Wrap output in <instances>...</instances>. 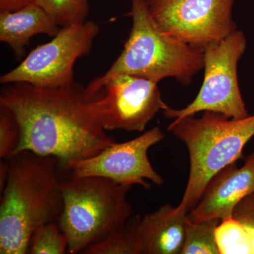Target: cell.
Returning a JSON list of instances; mask_svg holds the SVG:
<instances>
[{
  "mask_svg": "<svg viewBox=\"0 0 254 254\" xmlns=\"http://www.w3.org/2000/svg\"><path fill=\"white\" fill-rule=\"evenodd\" d=\"M168 129L186 144L190 154L186 190L175 208L177 213L188 214L210 180L242 156L244 147L254 136V115L234 119L205 111L200 118L193 115L174 120Z\"/></svg>",
  "mask_w": 254,
  "mask_h": 254,
  "instance_id": "cell-4",
  "label": "cell"
},
{
  "mask_svg": "<svg viewBox=\"0 0 254 254\" xmlns=\"http://www.w3.org/2000/svg\"><path fill=\"white\" fill-rule=\"evenodd\" d=\"M5 160L8 177L0 201V254H26L37 229L59 220L67 171L56 157L29 150Z\"/></svg>",
  "mask_w": 254,
  "mask_h": 254,
  "instance_id": "cell-2",
  "label": "cell"
},
{
  "mask_svg": "<svg viewBox=\"0 0 254 254\" xmlns=\"http://www.w3.org/2000/svg\"><path fill=\"white\" fill-rule=\"evenodd\" d=\"M158 83L133 75L118 76L107 83L97 101L105 130L144 131L156 114L169 107L162 98Z\"/></svg>",
  "mask_w": 254,
  "mask_h": 254,
  "instance_id": "cell-10",
  "label": "cell"
},
{
  "mask_svg": "<svg viewBox=\"0 0 254 254\" xmlns=\"http://www.w3.org/2000/svg\"><path fill=\"white\" fill-rule=\"evenodd\" d=\"M8 177V165L6 160L3 159L0 162V191H2L6 185Z\"/></svg>",
  "mask_w": 254,
  "mask_h": 254,
  "instance_id": "cell-22",
  "label": "cell"
},
{
  "mask_svg": "<svg viewBox=\"0 0 254 254\" xmlns=\"http://www.w3.org/2000/svg\"><path fill=\"white\" fill-rule=\"evenodd\" d=\"M247 44L245 33L236 30L205 47L204 78L196 98L182 109L168 107L163 110L164 115L174 120L205 111L221 113L230 118L248 117L237 76L238 63Z\"/></svg>",
  "mask_w": 254,
  "mask_h": 254,
  "instance_id": "cell-6",
  "label": "cell"
},
{
  "mask_svg": "<svg viewBox=\"0 0 254 254\" xmlns=\"http://www.w3.org/2000/svg\"><path fill=\"white\" fill-rule=\"evenodd\" d=\"M33 0H0V11H11L20 9Z\"/></svg>",
  "mask_w": 254,
  "mask_h": 254,
  "instance_id": "cell-21",
  "label": "cell"
},
{
  "mask_svg": "<svg viewBox=\"0 0 254 254\" xmlns=\"http://www.w3.org/2000/svg\"><path fill=\"white\" fill-rule=\"evenodd\" d=\"M220 254H254V244L248 231L233 218L221 220L215 230Z\"/></svg>",
  "mask_w": 254,
  "mask_h": 254,
  "instance_id": "cell-16",
  "label": "cell"
},
{
  "mask_svg": "<svg viewBox=\"0 0 254 254\" xmlns=\"http://www.w3.org/2000/svg\"><path fill=\"white\" fill-rule=\"evenodd\" d=\"M131 185L100 177L66 175L63 209L58 224L68 240V253L83 254L125 225L133 215L127 199Z\"/></svg>",
  "mask_w": 254,
  "mask_h": 254,
  "instance_id": "cell-5",
  "label": "cell"
},
{
  "mask_svg": "<svg viewBox=\"0 0 254 254\" xmlns=\"http://www.w3.org/2000/svg\"><path fill=\"white\" fill-rule=\"evenodd\" d=\"M132 26L121 54L87 90L98 93L113 78L133 75L155 82L174 78L188 86L204 66V52L165 34L155 24L146 0H131Z\"/></svg>",
  "mask_w": 254,
  "mask_h": 254,
  "instance_id": "cell-3",
  "label": "cell"
},
{
  "mask_svg": "<svg viewBox=\"0 0 254 254\" xmlns=\"http://www.w3.org/2000/svg\"><path fill=\"white\" fill-rule=\"evenodd\" d=\"M232 218L243 225L252 237L254 254V193L244 197L232 212Z\"/></svg>",
  "mask_w": 254,
  "mask_h": 254,
  "instance_id": "cell-20",
  "label": "cell"
},
{
  "mask_svg": "<svg viewBox=\"0 0 254 254\" xmlns=\"http://www.w3.org/2000/svg\"><path fill=\"white\" fill-rule=\"evenodd\" d=\"M5 86L0 104L14 113L21 129L16 153L29 150L56 157L66 167L116 143L103 128L97 109L103 89L91 93L76 82L57 88H36L26 83Z\"/></svg>",
  "mask_w": 254,
  "mask_h": 254,
  "instance_id": "cell-1",
  "label": "cell"
},
{
  "mask_svg": "<svg viewBox=\"0 0 254 254\" xmlns=\"http://www.w3.org/2000/svg\"><path fill=\"white\" fill-rule=\"evenodd\" d=\"M166 204L140 218L137 227L138 254H181L188 214Z\"/></svg>",
  "mask_w": 254,
  "mask_h": 254,
  "instance_id": "cell-12",
  "label": "cell"
},
{
  "mask_svg": "<svg viewBox=\"0 0 254 254\" xmlns=\"http://www.w3.org/2000/svg\"><path fill=\"white\" fill-rule=\"evenodd\" d=\"M67 239L58 222L42 225L33 233L28 253L31 254H64L68 253Z\"/></svg>",
  "mask_w": 254,
  "mask_h": 254,
  "instance_id": "cell-18",
  "label": "cell"
},
{
  "mask_svg": "<svg viewBox=\"0 0 254 254\" xmlns=\"http://www.w3.org/2000/svg\"><path fill=\"white\" fill-rule=\"evenodd\" d=\"M60 27L53 18L34 1L11 11H0V41L21 58L33 36L55 37Z\"/></svg>",
  "mask_w": 254,
  "mask_h": 254,
  "instance_id": "cell-13",
  "label": "cell"
},
{
  "mask_svg": "<svg viewBox=\"0 0 254 254\" xmlns=\"http://www.w3.org/2000/svg\"><path fill=\"white\" fill-rule=\"evenodd\" d=\"M251 193H254V151L247 157L243 166L239 168L234 162L210 180L187 219L200 222L232 218L235 205Z\"/></svg>",
  "mask_w": 254,
  "mask_h": 254,
  "instance_id": "cell-11",
  "label": "cell"
},
{
  "mask_svg": "<svg viewBox=\"0 0 254 254\" xmlns=\"http://www.w3.org/2000/svg\"><path fill=\"white\" fill-rule=\"evenodd\" d=\"M220 222L219 219L200 222H190L187 219L181 254H220L215 230Z\"/></svg>",
  "mask_w": 254,
  "mask_h": 254,
  "instance_id": "cell-15",
  "label": "cell"
},
{
  "mask_svg": "<svg viewBox=\"0 0 254 254\" xmlns=\"http://www.w3.org/2000/svg\"><path fill=\"white\" fill-rule=\"evenodd\" d=\"M164 136L158 127H153L131 141L116 142L91 158L70 162L66 165V171L74 178L103 177L121 185H140L147 190L150 185L146 180L162 185L163 177L153 168L148 150Z\"/></svg>",
  "mask_w": 254,
  "mask_h": 254,
  "instance_id": "cell-9",
  "label": "cell"
},
{
  "mask_svg": "<svg viewBox=\"0 0 254 254\" xmlns=\"http://www.w3.org/2000/svg\"><path fill=\"white\" fill-rule=\"evenodd\" d=\"M141 217L132 215L128 221L99 243L85 251L86 254H138L137 227Z\"/></svg>",
  "mask_w": 254,
  "mask_h": 254,
  "instance_id": "cell-14",
  "label": "cell"
},
{
  "mask_svg": "<svg viewBox=\"0 0 254 254\" xmlns=\"http://www.w3.org/2000/svg\"><path fill=\"white\" fill-rule=\"evenodd\" d=\"M100 31L98 23L88 20L60 28L52 41L37 46L17 66L1 75L0 83H26L40 88L72 84L75 63L90 54Z\"/></svg>",
  "mask_w": 254,
  "mask_h": 254,
  "instance_id": "cell-7",
  "label": "cell"
},
{
  "mask_svg": "<svg viewBox=\"0 0 254 254\" xmlns=\"http://www.w3.org/2000/svg\"><path fill=\"white\" fill-rule=\"evenodd\" d=\"M160 31L204 49L237 30L232 18L235 0H146Z\"/></svg>",
  "mask_w": 254,
  "mask_h": 254,
  "instance_id": "cell-8",
  "label": "cell"
},
{
  "mask_svg": "<svg viewBox=\"0 0 254 254\" xmlns=\"http://www.w3.org/2000/svg\"><path fill=\"white\" fill-rule=\"evenodd\" d=\"M20 140L21 129L16 115L0 104V158L6 159L14 154Z\"/></svg>",
  "mask_w": 254,
  "mask_h": 254,
  "instance_id": "cell-19",
  "label": "cell"
},
{
  "mask_svg": "<svg viewBox=\"0 0 254 254\" xmlns=\"http://www.w3.org/2000/svg\"><path fill=\"white\" fill-rule=\"evenodd\" d=\"M50 14L60 28L84 22L90 13L89 0H33Z\"/></svg>",
  "mask_w": 254,
  "mask_h": 254,
  "instance_id": "cell-17",
  "label": "cell"
}]
</instances>
